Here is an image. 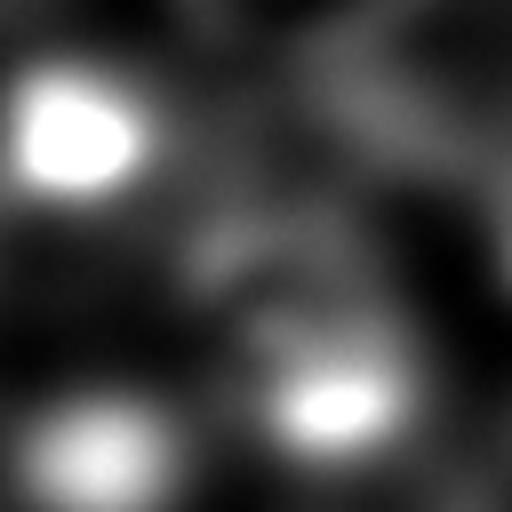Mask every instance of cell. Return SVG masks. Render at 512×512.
<instances>
[{
	"label": "cell",
	"instance_id": "cell-1",
	"mask_svg": "<svg viewBox=\"0 0 512 512\" xmlns=\"http://www.w3.org/2000/svg\"><path fill=\"white\" fill-rule=\"evenodd\" d=\"M176 304L224 416L296 472H360L424 416V344L384 256L320 200H216Z\"/></svg>",
	"mask_w": 512,
	"mask_h": 512
},
{
	"label": "cell",
	"instance_id": "cell-2",
	"mask_svg": "<svg viewBox=\"0 0 512 512\" xmlns=\"http://www.w3.org/2000/svg\"><path fill=\"white\" fill-rule=\"evenodd\" d=\"M304 72L376 168L488 192L512 160V0H368Z\"/></svg>",
	"mask_w": 512,
	"mask_h": 512
},
{
	"label": "cell",
	"instance_id": "cell-3",
	"mask_svg": "<svg viewBox=\"0 0 512 512\" xmlns=\"http://www.w3.org/2000/svg\"><path fill=\"white\" fill-rule=\"evenodd\" d=\"M176 168V112L104 56H40L0 88V208L88 232L136 216Z\"/></svg>",
	"mask_w": 512,
	"mask_h": 512
},
{
	"label": "cell",
	"instance_id": "cell-4",
	"mask_svg": "<svg viewBox=\"0 0 512 512\" xmlns=\"http://www.w3.org/2000/svg\"><path fill=\"white\" fill-rule=\"evenodd\" d=\"M192 416L144 384H72L0 432V512H184Z\"/></svg>",
	"mask_w": 512,
	"mask_h": 512
},
{
	"label": "cell",
	"instance_id": "cell-5",
	"mask_svg": "<svg viewBox=\"0 0 512 512\" xmlns=\"http://www.w3.org/2000/svg\"><path fill=\"white\" fill-rule=\"evenodd\" d=\"M360 8L368 0H176V16L208 48H224V56H288V64L328 56Z\"/></svg>",
	"mask_w": 512,
	"mask_h": 512
},
{
	"label": "cell",
	"instance_id": "cell-6",
	"mask_svg": "<svg viewBox=\"0 0 512 512\" xmlns=\"http://www.w3.org/2000/svg\"><path fill=\"white\" fill-rule=\"evenodd\" d=\"M488 224H496V256H504V280H512V160L488 176Z\"/></svg>",
	"mask_w": 512,
	"mask_h": 512
}]
</instances>
